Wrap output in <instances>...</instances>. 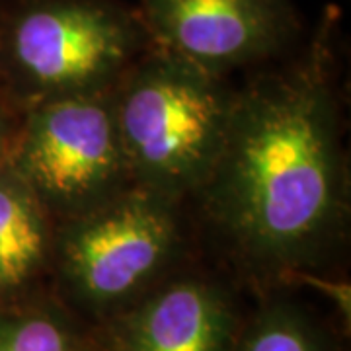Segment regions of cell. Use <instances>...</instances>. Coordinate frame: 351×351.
I'll list each match as a JSON object with an SVG mask.
<instances>
[{
  "instance_id": "1",
  "label": "cell",
  "mask_w": 351,
  "mask_h": 351,
  "mask_svg": "<svg viewBox=\"0 0 351 351\" xmlns=\"http://www.w3.org/2000/svg\"><path fill=\"white\" fill-rule=\"evenodd\" d=\"M334 22L328 12L299 57L237 88L221 154L195 195L219 244L260 276L316 271L348 228Z\"/></svg>"
},
{
  "instance_id": "2",
  "label": "cell",
  "mask_w": 351,
  "mask_h": 351,
  "mask_svg": "<svg viewBox=\"0 0 351 351\" xmlns=\"http://www.w3.org/2000/svg\"><path fill=\"white\" fill-rule=\"evenodd\" d=\"M237 88L151 47L113 86L117 133L133 186L184 203L211 176Z\"/></svg>"
},
{
  "instance_id": "3",
  "label": "cell",
  "mask_w": 351,
  "mask_h": 351,
  "mask_svg": "<svg viewBox=\"0 0 351 351\" xmlns=\"http://www.w3.org/2000/svg\"><path fill=\"white\" fill-rule=\"evenodd\" d=\"M151 47L137 10L119 0H4L0 98L16 115L110 92Z\"/></svg>"
},
{
  "instance_id": "4",
  "label": "cell",
  "mask_w": 351,
  "mask_h": 351,
  "mask_svg": "<svg viewBox=\"0 0 351 351\" xmlns=\"http://www.w3.org/2000/svg\"><path fill=\"white\" fill-rule=\"evenodd\" d=\"M4 160L55 225L92 211L133 186L112 90L43 101L22 112Z\"/></svg>"
},
{
  "instance_id": "5",
  "label": "cell",
  "mask_w": 351,
  "mask_h": 351,
  "mask_svg": "<svg viewBox=\"0 0 351 351\" xmlns=\"http://www.w3.org/2000/svg\"><path fill=\"white\" fill-rule=\"evenodd\" d=\"M186 246L182 203L138 186L55 225L51 260L73 297L92 308L129 301Z\"/></svg>"
},
{
  "instance_id": "6",
  "label": "cell",
  "mask_w": 351,
  "mask_h": 351,
  "mask_svg": "<svg viewBox=\"0 0 351 351\" xmlns=\"http://www.w3.org/2000/svg\"><path fill=\"white\" fill-rule=\"evenodd\" d=\"M152 47L226 76L287 55L301 38L293 0H138Z\"/></svg>"
},
{
  "instance_id": "7",
  "label": "cell",
  "mask_w": 351,
  "mask_h": 351,
  "mask_svg": "<svg viewBox=\"0 0 351 351\" xmlns=\"http://www.w3.org/2000/svg\"><path fill=\"white\" fill-rule=\"evenodd\" d=\"M232 314L223 291L184 277L151 293L119 330V351H230Z\"/></svg>"
},
{
  "instance_id": "8",
  "label": "cell",
  "mask_w": 351,
  "mask_h": 351,
  "mask_svg": "<svg viewBox=\"0 0 351 351\" xmlns=\"http://www.w3.org/2000/svg\"><path fill=\"white\" fill-rule=\"evenodd\" d=\"M6 154V152H4ZM55 223L0 158V297H14L51 260Z\"/></svg>"
},
{
  "instance_id": "9",
  "label": "cell",
  "mask_w": 351,
  "mask_h": 351,
  "mask_svg": "<svg viewBox=\"0 0 351 351\" xmlns=\"http://www.w3.org/2000/svg\"><path fill=\"white\" fill-rule=\"evenodd\" d=\"M0 351H78L63 318L0 297Z\"/></svg>"
},
{
  "instance_id": "10",
  "label": "cell",
  "mask_w": 351,
  "mask_h": 351,
  "mask_svg": "<svg viewBox=\"0 0 351 351\" xmlns=\"http://www.w3.org/2000/svg\"><path fill=\"white\" fill-rule=\"evenodd\" d=\"M240 351H324L301 316L287 306H274L254 322Z\"/></svg>"
},
{
  "instance_id": "11",
  "label": "cell",
  "mask_w": 351,
  "mask_h": 351,
  "mask_svg": "<svg viewBox=\"0 0 351 351\" xmlns=\"http://www.w3.org/2000/svg\"><path fill=\"white\" fill-rule=\"evenodd\" d=\"M302 281L306 283L308 287L320 291L322 295H326L328 299L332 302L338 304V308L341 311V314H346V318H350V299H351V291L348 283L343 281H332L328 277H322L316 271H311V274H299L295 276L291 281Z\"/></svg>"
},
{
  "instance_id": "12",
  "label": "cell",
  "mask_w": 351,
  "mask_h": 351,
  "mask_svg": "<svg viewBox=\"0 0 351 351\" xmlns=\"http://www.w3.org/2000/svg\"><path fill=\"white\" fill-rule=\"evenodd\" d=\"M14 127V112L0 98V138L10 135Z\"/></svg>"
},
{
  "instance_id": "13",
  "label": "cell",
  "mask_w": 351,
  "mask_h": 351,
  "mask_svg": "<svg viewBox=\"0 0 351 351\" xmlns=\"http://www.w3.org/2000/svg\"><path fill=\"white\" fill-rule=\"evenodd\" d=\"M14 129V127H12ZM12 133V131H10ZM8 138H10V135H6V137L0 138V158L4 156V152H6V145H8Z\"/></svg>"
},
{
  "instance_id": "14",
  "label": "cell",
  "mask_w": 351,
  "mask_h": 351,
  "mask_svg": "<svg viewBox=\"0 0 351 351\" xmlns=\"http://www.w3.org/2000/svg\"><path fill=\"white\" fill-rule=\"evenodd\" d=\"M2 2H4V0H0V8H2Z\"/></svg>"
}]
</instances>
